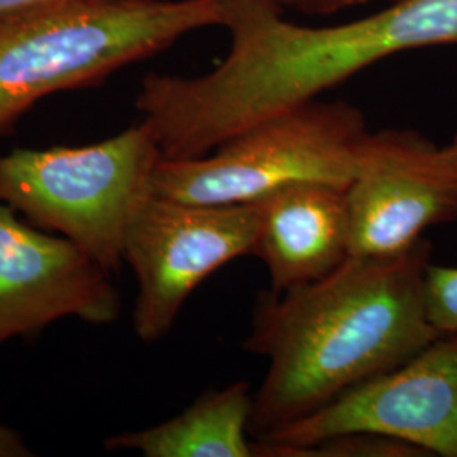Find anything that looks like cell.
Masks as SVG:
<instances>
[{"mask_svg": "<svg viewBox=\"0 0 457 457\" xmlns=\"http://www.w3.org/2000/svg\"><path fill=\"white\" fill-rule=\"evenodd\" d=\"M230 48L198 77L149 73L136 109L163 160L204 156L403 51L457 45V0H395L337 26H302L279 0H224Z\"/></svg>", "mask_w": 457, "mask_h": 457, "instance_id": "6da1fadb", "label": "cell"}, {"mask_svg": "<svg viewBox=\"0 0 457 457\" xmlns=\"http://www.w3.org/2000/svg\"><path fill=\"white\" fill-rule=\"evenodd\" d=\"M432 245L351 256L290 292H264L245 349L268 360L249 436L258 441L419 354L441 334L425 311Z\"/></svg>", "mask_w": 457, "mask_h": 457, "instance_id": "7a4b0ae2", "label": "cell"}, {"mask_svg": "<svg viewBox=\"0 0 457 457\" xmlns=\"http://www.w3.org/2000/svg\"><path fill=\"white\" fill-rule=\"evenodd\" d=\"M224 22V0H111L0 17V137L37 100Z\"/></svg>", "mask_w": 457, "mask_h": 457, "instance_id": "3957f363", "label": "cell"}, {"mask_svg": "<svg viewBox=\"0 0 457 457\" xmlns=\"http://www.w3.org/2000/svg\"><path fill=\"white\" fill-rule=\"evenodd\" d=\"M162 158L146 120L87 146L14 149L0 156V202L112 273Z\"/></svg>", "mask_w": 457, "mask_h": 457, "instance_id": "277c9868", "label": "cell"}, {"mask_svg": "<svg viewBox=\"0 0 457 457\" xmlns=\"http://www.w3.org/2000/svg\"><path fill=\"white\" fill-rule=\"evenodd\" d=\"M371 131L343 100H312L232 136L211 153L163 160L151 194L207 205L256 202L281 187L317 181L349 188Z\"/></svg>", "mask_w": 457, "mask_h": 457, "instance_id": "5b68a950", "label": "cell"}, {"mask_svg": "<svg viewBox=\"0 0 457 457\" xmlns=\"http://www.w3.org/2000/svg\"><path fill=\"white\" fill-rule=\"evenodd\" d=\"M260 202L207 205L147 196L132 219L124 262L137 281L134 334L158 343L196 287L224 264L253 254Z\"/></svg>", "mask_w": 457, "mask_h": 457, "instance_id": "8992f818", "label": "cell"}, {"mask_svg": "<svg viewBox=\"0 0 457 457\" xmlns=\"http://www.w3.org/2000/svg\"><path fill=\"white\" fill-rule=\"evenodd\" d=\"M347 432L383 434L428 456L457 457V334H441L402 366L254 441V456L278 457Z\"/></svg>", "mask_w": 457, "mask_h": 457, "instance_id": "52a82bcc", "label": "cell"}, {"mask_svg": "<svg viewBox=\"0 0 457 457\" xmlns=\"http://www.w3.org/2000/svg\"><path fill=\"white\" fill-rule=\"evenodd\" d=\"M351 256H392L427 228L457 222V143L420 132H371L347 188Z\"/></svg>", "mask_w": 457, "mask_h": 457, "instance_id": "ba28073f", "label": "cell"}, {"mask_svg": "<svg viewBox=\"0 0 457 457\" xmlns=\"http://www.w3.org/2000/svg\"><path fill=\"white\" fill-rule=\"evenodd\" d=\"M120 295L107 271L63 236L26 224L0 202V345L62 319L107 326Z\"/></svg>", "mask_w": 457, "mask_h": 457, "instance_id": "9c48e42d", "label": "cell"}, {"mask_svg": "<svg viewBox=\"0 0 457 457\" xmlns=\"http://www.w3.org/2000/svg\"><path fill=\"white\" fill-rule=\"evenodd\" d=\"M260 230L253 254L283 294L334 273L351 258L347 190L317 181L281 187L258 200Z\"/></svg>", "mask_w": 457, "mask_h": 457, "instance_id": "30bf717a", "label": "cell"}, {"mask_svg": "<svg viewBox=\"0 0 457 457\" xmlns=\"http://www.w3.org/2000/svg\"><path fill=\"white\" fill-rule=\"evenodd\" d=\"M254 395L247 381L204 393L177 417L112 436L104 447L146 457H256L249 424Z\"/></svg>", "mask_w": 457, "mask_h": 457, "instance_id": "8fae6325", "label": "cell"}, {"mask_svg": "<svg viewBox=\"0 0 457 457\" xmlns=\"http://www.w3.org/2000/svg\"><path fill=\"white\" fill-rule=\"evenodd\" d=\"M420 447L375 432H347L305 447L285 449L278 457H420Z\"/></svg>", "mask_w": 457, "mask_h": 457, "instance_id": "7c38bea8", "label": "cell"}, {"mask_svg": "<svg viewBox=\"0 0 457 457\" xmlns=\"http://www.w3.org/2000/svg\"><path fill=\"white\" fill-rule=\"evenodd\" d=\"M425 311L439 334H457V266L428 264Z\"/></svg>", "mask_w": 457, "mask_h": 457, "instance_id": "4fadbf2b", "label": "cell"}, {"mask_svg": "<svg viewBox=\"0 0 457 457\" xmlns=\"http://www.w3.org/2000/svg\"><path fill=\"white\" fill-rule=\"evenodd\" d=\"M111 0H0V17L17 16L22 12L43 11L51 7H63L73 4H92Z\"/></svg>", "mask_w": 457, "mask_h": 457, "instance_id": "5bb4252c", "label": "cell"}, {"mask_svg": "<svg viewBox=\"0 0 457 457\" xmlns=\"http://www.w3.org/2000/svg\"><path fill=\"white\" fill-rule=\"evenodd\" d=\"M281 4H288L298 11L309 12V14H332L337 11H344L349 7H358L362 4L373 2V0H279ZM395 2V0H390Z\"/></svg>", "mask_w": 457, "mask_h": 457, "instance_id": "9a60e30c", "label": "cell"}, {"mask_svg": "<svg viewBox=\"0 0 457 457\" xmlns=\"http://www.w3.org/2000/svg\"><path fill=\"white\" fill-rule=\"evenodd\" d=\"M31 456H34V453L28 442L24 441L22 434L0 420V457Z\"/></svg>", "mask_w": 457, "mask_h": 457, "instance_id": "2e32d148", "label": "cell"}, {"mask_svg": "<svg viewBox=\"0 0 457 457\" xmlns=\"http://www.w3.org/2000/svg\"><path fill=\"white\" fill-rule=\"evenodd\" d=\"M453 141H456V143H457V132H456V136H454V137H453Z\"/></svg>", "mask_w": 457, "mask_h": 457, "instance_id": "e0dca14e", "label": "cell"}]
</instances>
